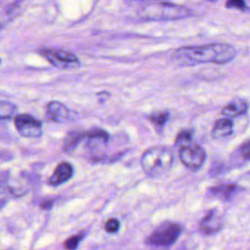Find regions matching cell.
I'll return each mask as SVG.
<instances>
[{"label": "cell", "instance_id": "1", "mask_svg": "<svg viewBox=\"0 0 250 250\" xmlns=\"http://www.w3.org/2000/svg\"><path fill=\"white\" fill-rule=\"evenodd\" d=\"M235 56V49L227 43H212L202 46H185L174 52V59L180 64L193 65L204 62L226 63Z\"/></svg>", "mask_w": 250, "mask_h": 250}, {"label": "cell", "instance_id": "2", "mask_svg": "<svg viewBox=\"0 0 250 250\" xmlns=\"http://www.w3.org/2000/svg\"><path fill=\"white\" fill-rule=\"evenodd\" d=\"M174 162V153L162 146L147 148L141 157L143 171L151 178H160L167 174Z\"/></svg>", "mask_w": 250, "mask_h": 250}, {"label": "cell", "instance_id": "3", "mask_svg": "<svg viewBox=\"0 0 250 250\" xmlns=\"http://www.w3.org/2000/svg\"><path fill=\"white\" fill-rule=\"evenodd\" d=\"M189 15L188 8L171 3H160L144 8L140 16L149 21H171L186 18Z\"/></svg>", "mask_w": 250, "mask_h": 250}, {"label": "cell", "instance_id": "4", "mask_svg": "<svg viewBox=\"0 0 250 250\" xmlns=\"http://www.w3.org/2000/svg\"><path fill=\"white\" fill-rule=\"evenodd\" d=\"M182 232V226L174 222H164L147 237L146 243L153 246L168 247L176 242Z\"/></svg>", "mask_w": 250, "mask_h": 250}, {"label": "cell", "instance_id": "5", "mask_svg": "<svg viewBox=\"0 0 250 250\" xmlns=\"http://www.w3.org/2000/svg\"><path fill=\"white\" fill-rule=\"evenodd\" d=\"M40 55L43 56L52 65L61 69L75 68L80 65L79 59L72 53L60 50L44 48L39 51Z\"/></svg>", "mask_w": 250, "mask_h": 250}, {"label": "cell", "instance_id": "6", "mask_svg": "<svg viewBox=\"0 0 250 250\" xmlns=\"http://www.w3.org/2000/svg\"><path fill=\"white\" fill-rule=\"evenodd\" d=\"M179 155L183 164L191 171H197L201 168L206 157L204 149L192 143H188L182 146Z\"/></svg>", "mask_w": 250, "mask_h": 250}, {"label": "cell", "instance_id": "7", "mask_svg": "<svg viewBox=\"0 0 250 250\" xmlns=\"http://www.w3.org/2000/svg\"><path fill=\"white\" fill-rule=\"evenodd\" d=\"M15 127L18 133L24 138H39L42 134L41 121L27 113L16 115Z\"/></svg>", "mask_w": 250, "mask_h": 250}, {"label": "cell", "instance_id": "8", "mask_svg": "<svg viewBox=\"0 0 250 250\" xmlns=\"http://www.w3.org/2000/svg\"><path fill=\"white\" fill-rule=\"evenodd\" d=\"M86 137L88 139V147L91 149L93 156H102L105 144L109 139L107 132L101 128H92L86 132Z\"/></svg>", "mask_w": 250, "mask_h": 250}, {"label": "cell", "instance_id": "9", "mask_svg": "<svg viewBox=\"0 0 250 250\" xmlns=\"http://www.w3.org/2000/svg\"><path fill=\"white\" fill-rule=\"evenodd\" d=\"M46 117L50 121L63 123L70 118V112L63 104L58 101H52L46 106Z\"/></svg>", "mask_w": 250, "mask_h": 250}, {"label": "cell", "instance_id": "10", "mask_svg": "<svg viewBox=\"0 0 250 250\" xmlns=\"http://www.w3.org/2000/svg\"><path fill=\"white\" fill-rule=\"evenodd\" d=\"M223 227V219L216 209H211L199 224L200 230L205 234L218 232Z\"/></svg>", "mask_w": 250, "mask_h": 250}, {"label": "cell", "instance_id": "11", "mask_svg": "<svg viewBox=\"0 0 250 250\" xmlns=\"http://www.w3.org/2000/svg\"><path fill=\"white\" fill-rule=\"evenodd\" d=\"M73 175V167L68 162H61L59 163L52 175L50 176L48 183L50 186L58 187L66 181H68Z\"/></svg>", "mask_w": 250, "mask_h": 250}, {"label": "cell", "instance_id": "12", "mask_svg": "<svg viewBox=\"0 0 250 250\" xmlns=\"http://www.w3.org/2000/svg\"><path fill=\"white\" fill-rule=\"evenodd\" d=\"M248 109V104L245 100L235 99L230 101L222 109V114L226 117H236L244 114Z\"/></svg>", "mask_w": 250, "mask_h": 250}, {"label": "cell", "instance_id": "13", "mask_svg": "<svg viewBox=\"0 0 250 250\" xmlns=\"http://www.w3.org/2000/svg\"><path fill=\"white\" fill-rule=\"evenodd\" d=\"M237 191V187L234 184H222L219 186L211 187L208 193L221 200H229L232 197Z\"/></svg>", "mask_w": 250, "mask_h": 250}, {"label": "cell", "instance_id": "14", "mask_svg": "<svg viewBox=\"0 0 250 250\" xmlns=\"http://www.w3.org/2000/svg\"><path fill=\"white\" fill-rule=\"evenodd\" d=\"M232 121L229 117H224L216 120L212 129V137L214 139H223L232 133Z\"/></svg>", "mask_w": 250, "mask_h": 250}, {"label": "cell", "instance_id": "15", "mask_svg": "<svg viewBox=\"0 0 250 250\" xmlns=\"http://www.w3.org/2000/svg\"><path fill=\"white\" fill-rule=\"evenodd\" d=\"M85 135H86V133H84L80 130L68 131L64 138V141H63V150L67 153L72 152L76 148L78 144L82 141V139L84 138Z\"/></svg>", "mask_w": 250, "mask_h": 250}, {"label": "cell", "instance_id": "16", "mask_svg": "<svg viewBox=\"0 0 250 250\" xmlns=\"http://www.w3.org/2000/svg\"><path fill=\"white\" fill-rule=\"evenodd\" d=\"M16 111V105L7 101H2L0 104V117L2 120L11 118Z\"/></svg>", "mask_w": 250, "mask_h": 250}, {"label": "cell", "instance_id": "17", "mask_svg": "<svg viewBox=\"0 0 250 250\" xmlns=\"http://www.w3.org/2000/svg\"><path fill=\"white\" fill-rule=\"evenodd\" d=\"M169 118V112L164 110V111H159V112H154L151 115H149V120L151 121L152 124L156 126H163Z\"/></svg>", "mask_w": 250, "mask_h": 250}, {"label": "cell", "instance_id": "18", "mask_svg": "<svg viewBox=\"0 0 250 250\" xmlns=\"http://www.w3.org/2000/svg\"><path fill=\"white\" fill-rule=\"evenodd\" d=\"M191 138H192V131L185 129V130H182L178 134L175 143H176L177 146H184V145H186L188 143H190Z\"/></svg>", "mask_w": 250, "mask_h": 250}, {"label": "cell", "instance_id": "19", "mask_svg": "<svg viewBox=\"0 0 250 250\" xmlns=\"http://www.w3.org/2000/svg\"><path fill=\"white\" fill-rule=\"evenodd\" d=\"M239 158L242 159L243 161H248L250 160V140H247L243 142L237 149Z\"/></svg>", "mask_w": 250, "mask_h": 250}, {"label": "cell", "instance_id": "20", "mask_svg": "<svg viewBox=\"0 0 250 250\" xmlns=\"http://www.w3.org/2000/svg\"><path fill=\"white\" fill-rule=\"evenodd\" d=\"M83 237H84L83 233H78L73 236H70L63 242V247L65 249H75L77 248L79 242L82 240Z\"/></svg>", "mask_w": 250, "mask_h": 250}, {"label": "cell", "instance_id": "21", "mask_svg": "<svg viewBox=\"0 0 250 250\" xmlns=\"http://www.w3.org/2000/svg\"><path fill=\"white\" fill-rule=\"evenodd\" d=\"M120 227V223L115 218H109L104 223V230L108 233H115L118 231Z\"/></svg>", "mask_w": 250, "mask_h": 250}, {"label": "cell", "instance_id": "22", "mask_svg": "<svg viewBox=\"0 0 250 250\" xmlns=\"http://www.w3.org/2000/svg\"><path fill=\"white\" fill-rule=\"evenodd\" d=\"M226 7L229 9H237L240 11L246 10V4L244 0H227Z\"/></svg>", "mask_w": 250, "mask_h": 250}, {"label": "cell", "instance_id": "23", "mask_svg": "<svg viewBox=\"0 0 250 250\" xmlns=\"http://www.w3.org/2000/svg\"><path fill=\"white\" fill-rule=\"evenodd\" d=\"M52 205H53V202H52V201H47V202H44L43 204H41V208H43V209H49V208H51Z\"/></svg>", "mask_w": 250, "mask_h": 250}, {"label": "cell", "instance_id": "24", "mask_svg": "<svg viewBox=\"0 0 250 250\" xmlns=\"http://www.w3.org/2000/svg\"><path fill=\"white\" fill-rule=\"evenodd\" d=\"M209 1H211V2H215V1H217V0H209Z\"/></svg>", "mask_w": 250, "mask_h": 250}]
</instances>
